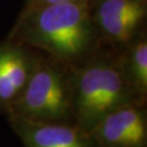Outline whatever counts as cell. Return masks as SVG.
Listing matches in <instances>:
<instances>
[{"instance_id": "6da1fadb", "label": "cell", "mask_w": 147, "mask_h": 147, "mask_svg": "<svg viewBox=\"0 0 147 147\" xmlns=\"http://www.w3.org/2000/svg\"><path fill=\"white\" fill-rule=\"evenodd\" d=\"M134 101L141 100L134 95L117 60L94 58L74 73V120L87 131L108 113Z\"/></svg>"}, {"instance_id": "8992f818", "label": "cell", "mask_w": 147, "mask_h": 147, "mask_svg": "<svg viewBox=\"0 0 147 147\" xmlns=\"http://www.w3.org/2000/svg\"><path fill=\"white\" fill-rule=\"evenodd\" d=\"M36 61L20 47H0V113L3 117L23 92Z\"/></svg>"}, {"instance_id": "52a82bcc", "label": "cell", "mask_w": 147, "mask_h": 147, "mask_svg": "<svg viewBox=\"0 0 147 147\" xmlns=\"http://www.w3.org/2000/svg\"><path fill=\"white\" fill-rule=\"evenodd\" d=\"M121 70L137 99L145 101L147 92V44L138 42L131 48L126 60H120Z\"/></svg>"}, {"instance_id": "ba28073f", "label": "cell", "mask_w": 147, "mask_h": 147, "mask_svg": "<svg viewBox=\"0 0 147 147\" xmlns=\"http://www.w3.org/2000/svg\"><path fill=\"white\" fill-rule=\"evenodd\" d=\"M143 16L144 12H132L98 16V19L102 30L108 36L118 42H126L131 38Z\"/></svg>"}, {"instance_id": "9c48e42d", "label": "cell", "mask_w": 147, "mask_h": 147, "mask_svg": "<svg viewBox=\"0 0 147 147\" xmlns=\"http://www.w3.org/2000/svg\"><path fill=\"white\" fill-rule=\"evenodd\" d=\"M46 5L50 3H58V2H68V1H75V0H42Z\"/></svg>"}, {"instance_id": "277c9868", "label": "cell", "mask_w": 147, "mask_h": 147, "mask_svg": "<svg viewBox=\"0 0 147 147\" xmlns=\"http://www.w3.org/2000/svg\"><path fill=\"white\" fill-rule=\"evenodd\" d=\"M98 147H147V109L143 101L122 106L89 130Z\"/></svg>"}, {"instance_id": "7a4b0ae2", "label": "cell", "mask_w": 147, "mask_h": 147, "mask_svg": "<svg viewBox=\"0 0 147 147\" xmlns=\"http://www.w3.org/2000/svg\"><path fill=\"white\" fill-rule=\"evenodd\" d=\"M73 105L74 73L56 59H37L9 115L35 122L75 123Z\"/></svg>"}, {"instance_id": "3957f363", "label": "cell", "mask_w": 147, "mask_h": 147, "mask_svg": "<svg viewBox=\"0 0 147 147\" xmlns=\"http://www.w3.org/2000/svg\"><path fill=\"white\" fill-rule=\"evenodd\" d=\"M31 42L65 65L83 58L90 44L85 8L76 0L46 5L36 16Z\"/></svg>"}, {"instance_id": "5b68a950", "label": "cell", "mask_w": 147, "mask_h": 147, "mask_svg": "<svg viewBox=\"0 0 147 147\" xmlns=\"http://www.w3.org/2000/svg\"><path fill=\"white\" fill-rule=\"evenodd\" d=\"M23 147H98L87 130L76 123H45L5 117Z\"/></svg>"}]
</instances>
